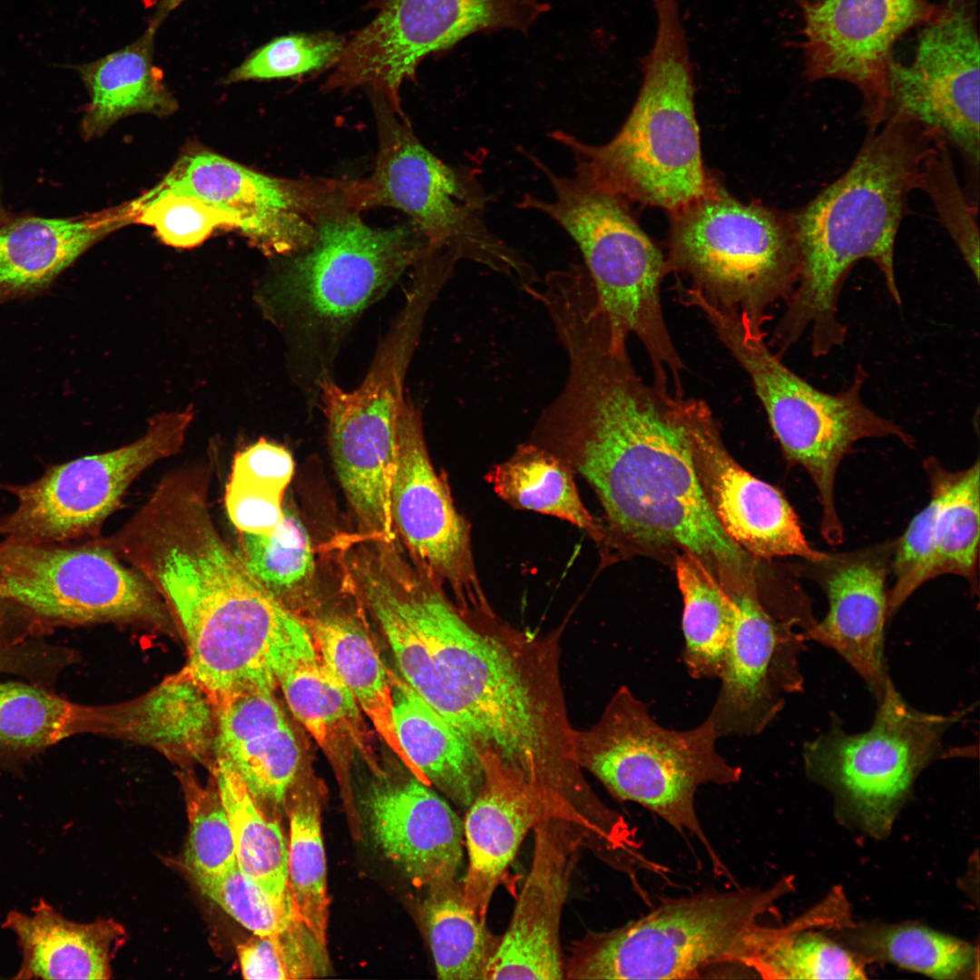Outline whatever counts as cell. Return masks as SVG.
Returning a JSON list of instances; mask_svg holds the SVG:
<instances>
[{
    "label": "cell",
    "instance_id": "cell-6",
    "mask_svg": "<svg viewBox=\"0 0 980 980\" xmlns=\"http://www.w3.org/2000/svg\"><path fill=\"white\" fill-rule=\"evenodd\" d=\"M524 153L546 176L554 196L545 201L525 195L517 205L544 213L578 245L612 342L624 346L634 335L650 358L653 385L682 392L684 364L661 302V283L668 272L662 253L632 216L626 201L574 177L558 176L537 157Z\"/></svg>",
    "mask_w": 980,
    "mask_h": 980
},
{
    "label": "cell",
    "instance_id": "cell-51",
    "mask_svg": "<svg viewBox=\"0 0 980 980\" xmlns=\"http://www.w3.org/2000/svg\"><path fill=\"white\" fill-rule=\"evenodd\" d=\"M283 495L273 487L230 477L225 492L228 515L240 532L270 534L283 517Z\"/></svg>",
    "mask_w": 980,
    "mask_h": 980
},
{
    "label": "cell",
    "instance_id": "cell-3",
    "mask_svg": "<svg viewBox=\"0 0 980 980\" xmlns=\"http://www.w3.org/2000/svg\"><path fill=\"white\" fill-rule=\"evenodd\" d=\"M210 471L166 475L102 544L158 592L185 639L184 671L215 705L250 685L276 688L273 662L297 617L246 567L216 527Z\"/></svg>",
    "mask_w": 980,
    "mask_h": 980
},
{
    "label": "cell",
    "instance_id": "cell-54",
    "mask_svg": "<svg viewBox=\"0 0 980 980\" xmlns=\"http://www.w3.org/2000/svg\"><path fill=\"white\" fill-rule=\"evenodd\" d=\"M33 667V655L25 644L0 648V672L27 676Z\"/></svg>",
    "mask_w": 980,
    "mask_h": 980
},
{
    "label": "cell",
    "instance_id": "cell-38",
    "mask_svg": "<svg viewBox=\"0 0 980 980\" xmlns=\"http://www.w3.org/2000/svg\"><path fill=\"white\" fill-rule=\"evenodd\" d=\"M674 564L683 603V662L694 679H719L736 619V603L692 554H677Z\"/></svg>",
    "mask_w": 980,
    "mask_h": 980
},
{
    "label": "cell",
    "instance_id": "cell-41",
    "mask_svg": "<svg viewBox=\"0 0 980 980\" xmlns=\"http://www.w3.org/2000/svg\"><path fill=\"white\" fill-rule=\"evenodd\" d=\"M214 779L230 821L239 868L270 895L285 898L288 844L278 821L269 820L239 774L214 761Z\"/></svg>",
    "mask_w": 980,
    "mask_h": 980
},
{
    "label": "cell",
    "instance_id": "cell-2",
    "mask_svg": "<svg viewBox=\"0 0 980 980\" xmlns=\"http://www.w3.org/2000/svg\"><path fill=\"white\" fill-rule=\"evenodd\" d=\"M392 597L372 616L402 679L479 757L491 754L560 803L592 792L574 753L560 681L559 632L517 630L492 612L463 610L401 556L378 568Z\"/></svg>",
    "mask_w": 980,
    "mask_h": 980
},
{
    "label": "cell",
    "instance_id": "cell-46",
    "mask_svg": "<svg viewBox=\"0 0 980 980\" xmlns=\"http://www.w3.org/2000/svg\"><path fill=\"white\" fill-rule=\"evenodd\" d=\"M181 777L189 819L184 866L192 878L222 873L236 864V855L216 783L203 788L190 774Z\"/></svg>",
    "mask_w": 980,
    "mask_h": 980
},
{
    "label": "cell",
    "instance_id": "cell-22",
    "mask_svg": "<svg viewBox=\"0 0 980 980\" xmlns=\"http://www.w3.org/2000/svg\"><path fill=\"white\" fill-rule=\"evenodd\" d=\"M678 411L701 488L725 534L754 559L822 560L827 553L807 541L783 494L730 456L709 406L683 396Z\"/></svg>",
    "mask_w": 980,
    "mask_h": 980
},
{
    "label": "cell",
    "instance_id": "cell-18",
    "mask_svg": "<svg viewBox=\"0 0 980 980\" xmlns=\"http://www.w3.org/2000/svg\"><path fill=\"white\" fill-rule=\"evenodd\" d=\"M975 0H946L918 34L909 64L893 60L887 117L913 119L960 152L979 173V39Z\"/></svg>",
    "mask_w": 980,
    "mask_h": 980
},
{
    "label": "cell",
    "instance_id": "cell-20",
    "mask_svg": "<svg viewBox=\"0 0 980 980\" xmlns=\"http://www.w3.org/2000/svg\"><path fill=\"white\" fill-rule=\"evenodd\" d=\"M803 19L805 74L838 79L862 95L868 129L887 118V74L893 46L936 12L930 0H797Z\"/></svg>",
    "mask_w": 980,
    "mask_h": 980
},
{
    "label": "cell",
    "instance_id": "cell-48",
    "mask_svg": "<svg viewBox=\"0 0 980 980\" xmlns=\"http://www.w3.org/2000/svg\"><path fill=\"white\" fill-rule=\"evenodd\" d=\"M132 220L151 226L165 244L192 248L216 229H237L234 217L196 197L153 188L129 205Z\"/></svg>",
    "mask_w": 980,
    "mask_h": 980
},
{
    "label": "cell",
    "instance_id": "cell-12",
    "mask_svg": "<svg viewBox=\"0 0 980 980\" xmlns=\"http://www.w3.org/2000/svg\"><path fill=\"white\" fill-rule=\"evenodd\" d=\"M378 150L366 184V209L406 213L431 249L522 276L527 265L488 228L487 197L473 170L446 164L415 135L404 115L372 100Z\"/></svg>",
    "mask_w": 980,
    "mask_h": 980
},
{
    "label": "cell",
    "instance_id": "cell-50",
    "mask_svg": "<svg viewBox=\"0 0 980 980\" xmlns=\"http://www.w3.org/2000/svg\"><path fill=\"white\" fill-rule=\"evenodd\" d=\"M192 879L204 896L253 935L277 934L299 917L289 892L285 898L270 895L242 873L237 863L222 873Z\"/></svg>",
    "mask_w": 980,
    "mask_h": 980
},
{
    "label": "cell",
    "instance_id": "cell-29",
    "mask_svg": "<svg viewBox=\"0 0 980 980\" xmlns=\"http://www.w3.org/2000/svg\"><path fill=\"white\" fill-rule=\"evenodd\" d=\"M3 927L15 935L22 955L15 979H108L125 938L113 920L71 921L43 899L30 916L9 912Z\"/></svg>",
    "mask_w": 980,
    "mask_h": 980
},
{
    "label": "cell",
    "instance_id": "cell-44",
    "mask_svg": "<svg viewBox=\"0 0 980 980\" xmlns=\"http://www.w3.org/2000/svg\"><path fill=\"white\" fill-rule=\"evenodd\" d=\"M853 936L866 955L934 978H965L977 972V953L971 945L925 926H877Z\"/></svg>",
    "mask_w": 980,
    "mask_h": 980
},
{
    "label": "cell",
    "instance_id": "cell-32",
    "mask_svg": "<svg viewBox=\"0 0 980 980\" xmlns=\"http://www.w3.org/2000/svg\"><path fill=\"white\" fill-rule=\"evenodd\" d=\"M128 206L70 219L29 217L0 227V289L22 292L48 284L118 226L132 221Z\"/></svg>",
    "mask_w": 980,
    "mask_h": 980
},
{
    "label": "cell",
    "instance_id": "cell-31",
    "mask_svg": "<svg viewBox=\"0 0 980 980\" xmlns=\"http://www.w3.org/2000/svg\"><path fill=\"white\" fill-rule=\"evenodd\" d=\"M393 724L414 776L467 808L484 780L480 757L463 734L391 672Z\"/></svg>",
    "mask_w": 980,
    "mask_h": 980
},
{
    "label": "cell",
    "instance_id": "cell-30",
    "mask_svg": "<svg viewBox=\"0 0 980 980\" xmlns=\"http://www.w3.org/2000/svg\"><path fill=\"white\" fill-rule=\"evenodd\" d=\"M99 732L142 741L173 757L214 754L216 705L182 669L128 703L99 706Z\"/></svg>",
    "mask_w": 980,
    "mask_h": 980
},
{
    "label": "cell",
    "instance_id": "cell-19",
    "mask_svg": "<svg viewBox=\"0 0 980 980\" xmlns=\"http://www.w3.org/2000/svg\"><path fill=\"white\" fill-rule=\"evenodd\" d=\"M390 515L396 534L418 571L449 588L459 608L493 610L475 568L471 525L456 507L446 479L435 469L421 416L407 400L397 421Z\"/></svg>",
    "mask_w": 980,
    "mask_h": 980
},
{
    "label": "cell",
    "instance_id": "cell-17",
    "mask_svg": "<svg viewBox=\"0 0 980 980\" xmlns=\"http://www.w3.org/2000/svg\"><path fill=\"white\" fill-rule=\"evenodd\" d=\"M155 189L188 194L231 214L255 247L284 257L313 242L318 220L351 201L356 182L274 177L191 147Z\"/></svg>",
    "mask_w": 980,
    "mask_h": 980
},
{
    "label": "cell",
    "instance_id": "cell-8",
    "mask_svg": "<svg viewBox=\"0 0 980 980\" xmlns=\"http://www.w3.org/2000/svg\"><path fill=\"white\" fill-rule=\"evenodd\" d=\"M718 738L710 717L685 730L662 726L648 705L622 686L593 726L574 730L573 747L582 769L618 799L637 803L681 834L696 838L721 875L725 867L695 808L701 786L734 784L741 779V768L717 750Z\"/></svg>",
    "mask_w": 980,
    "mask_h": 980
},
{
    "label": "cell",
    "instance_id": "cell-13",
    "mask_svg": "<svg viewBox=\"0 0 980 980\" xmlns=\"http://www.w3.org/2000/svg\"><path fill=\"white\" fill-rule=\"evenodd\" d=\"M0 597L49 629L107 622L170 627L173 619L154 587L99 539L0 543Z\"/></svg>",
    "mask_w": 980,
    "mask_h": 980
},
{
    "label": "cell",
    "instance_id": "cell-26",
    "mask_svg": "<svg viewBox=\"0 0 980 980\" xmlns=\"http://www.w3.org/2000/svg\"><path fill=\"white\" fill-rule=\"evenodd\" d=\"M480 760L483 784L463 821L468 860L462 887L466 906L486 923L495 889L527 833L549 817L566 818L551 796L497 757Z\"/></svg>",
    "mask_w": 980,
    "mask_h": 980
},
{
    "label": "cell",
    "instance_id": "cell-16",
    "mask_svg": "<svg viewBox=\"0 0 980 980\" xmlns=\"http://www.w3.org/2000/svg\"><path fill=\"white\" fill-rule=\"evenodd\" d=\"M193 408L157 414L135 441L54 466L34 482L10 487L17 506L0 520V535L15 542L65 543L95 534L136 477L181 450Z\"/></svg>",
    "mask_w": 980,
    "mask_h": 980
},
{
    "label": "cell",
    "instance_id": "cell-4",
    "mask_svg": "<svg viewBox=\"0 0 980 980\" xmlns=\"http://www.w3.org/2000/svg\"><path fill=\"white\" fill-rule=\"evenodd\" d=\"M931 132L892 113L867 134L849 168L793 211L799 253V280L776 326L773 345L784 353L806 329L815 357L840 346L847 334L838 318L845 280L861 260L879 269L897 304L895 241L918 189L923 162L937 141Z\"/></svg>",
    "mask_w": 980,
    "mask_h": 980
},
{
    "label": "cell",
    "instance_id": "cell-55",
    "mask_svg": "<svg viewBox=\"0 0 980 980\" xmlns=\"http://www.w3.org/2000/svg\"><path fill=\"white\" fill-rule=\"evenodd\" d=\"M184 0H160L149 26L157 31L159 26L162 24V22L166 19L170 13L173 11Z\"/></svg>",
    "mask_w": 980,
    "mask_h": 980
},
{
    "label": "cell",
    "instance_id": "cell-25",
    "mask_svg": "<svg viewBox=\"0 0 980 980\" xmlns=\"http://www.w3.org/2000/svg\"><path fill=\"white\" fill-rule=\"evenodd\" d=\"M357 808L362 833L412 885L426 889L457 878L464 824L431 786L412 774L407 779L379 775Z\"/></svg>",
    "mask_w": 980,
    "mask_h": 980
},
{
    "label": "cell",
    "instance_id": "cell-42",
    "mask_svg": "<svg viewBox=\"0 0 980 980\" xmlns=\"http://www.w3.org/2000/svg\"><path fill=\"white\" fill-rule=\"evenodd\" d=\"M807 920L764 926L743 966L764 979H863L860 963L838 944L805 932Z\"/></svg>",
    "mask_w": 980,
    "mask_h": 980
},
{
    "label": "cell",
    "instance_id": "cell-47",
    "mask_svg": "<svg viewBox=\"0 0 980 980\" xmlns=\"http://www.w3.org/2000/svg\"><path fill=\"white\" fill-rule=\"evenodd\" d=\"M918 189L930 198L938 220L962 254L976 282L979 280V229L977 203L966 196L955 172L948 144L937 139L926 157Z\"/></svg>",
    "mask_w": 980,
    "mask_h": 980
},
{
    "label": "cell",
    "instance_id": "cell-7",
    "mask_svg": "<svg viewBox=\"0 0 980 980\" xmlns=\"http://www.w3.org/2000/svg\"><path fill=\"white\" fill-rule=\"evenodd\" d=\"M720 341L748 373L787 461L810 476L821 506L820 534L830 545L842 543L844 529L835 497L838 469L854 445L866 438H913L901 426L866 406L861 388L867 377L858 365L846 389L830 394L789 369L768 346L765 332L737 311L707 299L697 304Z\"/></svg>",
    "mask_w": 980,
    "mask_h": 980
},
{
    "label": "cell",
    "instance_id": "cell-23",
    "mask_svg": "<svg viewBox=\"0 0 980 980\" xmlns=\"http://www.w3.org/2000/svg\"><path fill=\"white\" fill-rule=\"evenodd\" d=\"M533 830L531 867L484 980L564 978L562 915L581 852L590 845L579 828L560 817Z\"/></svg>",
    "mask_w": 980,
    "mask_h": 980
},
{
    "label": "cell",
    "instance_id": "cell-37",
    "mask_svg": "<svg viewBox=\"0 0 980 980\" xmlns=\"http://www.w3.org/2000/svg\"><path fill=\"white\" fill-rule=\"evenodd\" d=\"M924 467L935 503L931 578L958 575L967 581L972 592H977L979 461L966 469L949 471L936 458L928 457Z\"/></svg>",
    "mask_w": 980,
    "mask_h": 980
},
{
    "label": "cell",
    "instance_id": "cell-40",
    "mask_svg": "<svg viewBox=\"0 0 980 980\" xmlns=\"http://www.w3.org/2000/svg\"><path fill=\"white\" fill-rule=\"evenodd\" d=\"M285 808L289 820L288 889L299 918L327 945L328 898L319 790L301 781L299 774Z\"/></svg>",
    "mask_w": 980,
    "mask_h": 980
},
{
    "label": "cell",
    "instance_id": "cell-14",
    "mask_svg": "<svg viewBox=\"0 0 980 980\" xmlns=\"http://www.w3.org/2000/svg\"><path fill=\"white\" fill-rule=\"evenodd\" d=\"M374 19L346 42L322 88L363 87L403 114L400 88L428 55L475 33L527 31L549 6L539 0H375Z\"/></svg>",
    "mask_w": 980,
    "mask_h": 980
},
{
    "label": "cell",
    "instance_id": "cell-36",
    "mask_svg": "<svg viewBox=\"0 0 980 980\" xmlns=\"http://www.w3.org/2000/svg\"><path fill=\"white\" fill-rule=\"evenodd\" d=\"M97 706L74 703L42 684L0 682V762H22L76 733L97 732Z\"/></svg>",
    "mask_w": 980,
    "mask_h": 980
},
{
    "label": "cell",
    "instance_id": "cell-34",
    "mask_svg": "<svg viewBox=\"0 0 980 980\" xmlns=\"http://www.w3.org/2000/svg\"><path fill=\"white\" fill-rule=\"evenodd\" d=\"M301 619L322 660L351 692L376 732L414 776L394 729L391 671L365 627L343 612L317 613Z\"/></svg>",
    "mask_w": 980,
    "mask_h": 980
},
{
    "label": "cell",
    "instance_id": "cell-15",
    "mask_svg": "<svg viewBox=\"0 0 980 980\" xmlns=\"http://www.w3.org/2000/svg\"><path fill=\"white\" fill-rule=\"evenodd\" d=\"M868 730L848 733L839 725L807 741V772L872 829L889 827L917 776L941 753L946 731L963 713L916 710L888 684Z\"/></svg>",
    "mask_w": 980,
    "mask_h": 980
},
{
    "label": "cell",
    "instance_id": "cell-1",
    "mask_svg": "<svg viewBox=\"0 0 980 980\" xmlns=\"http://www.w3.org/2000/svg\"><path fill=\"white\" fill-rule=\"evenodd\" d=\"M565 384L530 441L563 459L597 496L604 559L692 554L729 594L754 590L755 559L722 530L701 488L678 398L639 376L626 348L592 329L564 344Z\"/></svg>",
    "mask_w": 980,
    "mask_h": 980
},
{
    "label": "cell",
    "instance_id": "cell-5",
    "mask_svg": "<svg viewBox=\"0 0 980 980\" xmlns=\"http://www.w3.org/2000/svg\"><path fill=\"white\" fill-rule=\"evenodd\" d=\"M657 28L636 102L615 136L602 145L552 132L573 160L574 178L624 201L671 213L717 186L701 158L692 70L677 0H653Z\"/></svg>",
    "mask_w": 980,
    "mask_h": 980
},
{
    "label": "cell",
    "instance_id": "cell-52",
    "mask_svg": "<svg viewBox=\"0 0 980 980\" xmlns=\"http://www.w3.org/2000/svg\"><path fill=\"white\" fill-rule=\"evenodd\" d=\"M294 473V460L288 449L260 438L238 452L230 477L285 492Z\"/></svg>",
    "mask_w": 980,
    "mask_h": 980
},
{
    "label": "cell",
    "instance_id": "cell-33",
    "mask_svg": "<svg viewBox=\"0 0 980 980\" xmlns=\"http://www.w3.org/2000/svg\"><path fill=\"white\" fill-rule=\"evenodd\" d=\"M155 33L149 26L132 44L76 67L90 94L82 124L84 138L101 136L130 115L162 117L178 109L153 63Z\"/></svg>",
    "mask_w": 980,
    "mask_h": 980
},
{
    "label": "cell",
    "instance_id": "cell-24",
    "mask_svg": "<svg viewBox=\"0 0 980 980\" xmlns=\"http://www.w3.org/2000/svg\"><path fill=\"white\" fill-rule=\"evenodd\" d=\"M896 540L829 554L808 562L810 577L825 593L828 610L808 639L838 653L863 679L878 701L891 682L884 655L888 619L887 577Z\"/></svg>",
    "mask_w": 980,
    "mask_h": 980
},
{
    "label": "cell",
    "instance_id": "cell-11",
    "mask_svg": "<svg viewBox=\"0 0 980 980\" xmlns=\"http://www.w3.org/2000/svg\"><path fill=\"white\" fill-rule=\"evenodd\" d=\"M671 215L668 271L765 332L769 308L788 300L799 280L792 212L744 204L717 187Z\"/></svg>",
    "mask_w": 980,
    "mask_h": 980
},
{
    "label": "cell",
    "instance_id": "cell-49",
    "mask_svg": "<svg viewBox=\"0 0 980 980\" xmlns=\"http://www.w3.org/2000/svg\"><path fill=\"white\" fill-rule=\"evenodd\" d=\"M345 44L328 31L276 37L234 68L225 83L292 78L333 67Z\"/></svg>",
    "mask_w": 980,
    "mask_h": 980
},
{
    "label": "cell",
    "instance_id": "cell-28",
    "mask_svg": "<svg viewBox=\"0 0 980 980\" xmlns=\"http://www.w3.org/2000/svg\"><path fill=\"white\" fill-rule=\"evenodd\" d=\"M272 670L293 716L326 752L347 744L366 751L363 713L318 654L300 616L282 639Z\"/></svg>",
    "mask_w": 980,
    "mask_h": 980
},
{
    "label": "cell",
    "instance_id": "cell-43",
    "mask_svg": "<svg viewBox=\"0 0 980 980\" xmlns=\"http://www.w3.org/2000/svg\"><path fill=\"white\" fill-rule=\"evenodd\" d=\"M237 553L248 570L286 605L311 588L316 569L313 544L302 520L289 506H284L281 521L270 534L240 532Z\"/></svg>",
    "mask_w": 980,
    "mask_h": 980
},
{
    "label": "cell",
    "instance_id": "cell-21",
    "mask_svg": "<svg viewBox=\"0 0 980 980\" xmlns=\"http://www.w3.org/2000/svg\"><path fill=\"white\" fill-rule=\"evenodd\" d=\"M760 593L731 596L736 619L708 717L719 737L761 733L781 711L787 697L803 690L799 659L805 632Z\"/></svg>",
    "mask_w": 980,
    "mask_h": 980
},
{
    "label": "cell",
    "instance_id": "cell-39",
    "mask_svg": "<svg viewBox=\"0 0 980 980\" xmlns=\"http://www.w3.org/2000/svg\"><path fill=\"white\" fill-rule=\"evenodd\" d=\"M425 890L421 915L437 978L484 980L500 936L466 906L457 878Z\"/></svg>",
    "mask_w": 980,
    "mask_h": 980
},
{
    "label": "cell",
    "instance_id": "cell-53",
    "mask_svg": "<svg viewBox=\"0 0 980 980\" xmlns=\"http://www.w3.org/2000/svg\"><path fill=\"white\" fill-rule=\"evenodd\" d=\"M18 608L0 597V648L22 643L44 634L46 630Z\"/></svg>",
    "mask_w": 980,
    "mask_h": 980
},
{
    "label": "cell",
    "instance_id": "cell-35",
    "mask_svg": "<svg viewBox=\"0 0 980 980\" xmlns=\"http://www.w3.org/2000/svg\"><path fill=\"white\" fill-rule=\"evenodd\" d=\"M485 480L512 507L566 521L603 548L604 524L584 505L573 471L552 452L531 442L520 445L507 460L488 470Z\"/></svg>",
    "mask_w": 980,
    "mask_h": 980
},
{
    "label": "cell",
    "instance_id": "cell-9",
    "mask_svg": "<svg viewBox=\"0 0 980 980\" xmlns=\"http://www.w3.org/2000/svg\"><path fill=\"white\" fill-rule=\"evenodd\" d=\"M790 882L770 887L703 890L667 899L607 931H587L564 961L566 979H689L713 965L743 966L762 916Z\"/></svg>",
    "mask_w": 980,
    "mask_h": 980
},
{
    "label": "cell",
    "instance_id": "cell-27",
    "mask_svg": "<svg viewBox=\"0 0 980 980\" xmlns=\"http://www.w3.org/2000/svg\"><path fill=\"white\" fill-rule=\"evenodd\" d=\"M274 690L250 685L218 701L214 761L234 769L257 803L285 807L301 754Z\"/></svg>",
    "mask_w": 980,
    "mask_h": 980
},
{
    "label": "cell",
    "instance_id": "cell-10",
    "mask_svg": "<svg viewBox=\"0 0 980 980\" xmlns=\"http://www.w3.org/2000/svg\"><path fill=\"white\" fill-rule=\"evenodd\" d=\"M361 211L347 204L323 215L313 242L284 256L267 288L270 311L305 338L334 340L430 250L411 223L373 228Z\"/></svg>",
    "mask_w": 980,
    "mask_h": 980
},
{
    "label": "cell",
    "instance_id": "cell-45",
    "mask_svg": "<svg viewBox=\"0 0 980 980\" xmlns=\"http://www.w3.org/2000/svg\"><path fill=\"white\" fill-rule=\"evenodd\" d=\"M237 954L245 979H310L329 967L327 945L299 917L277 934L253 935L237 946Z\"/></svg>",
    "mask_w": 980,
    "mask_h": 980
}]
</instances>
